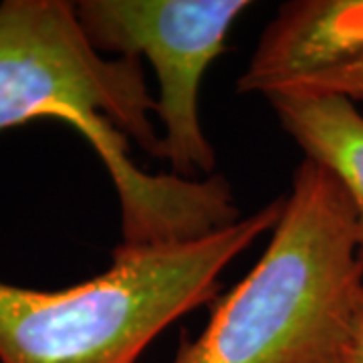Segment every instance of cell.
<instances>
[{"label": "cell", "mask_w": 363, "mask_h": 363, "mask_svg": "<svg viewBox=\"0 0 363 363\" xmlns=\"http://www.w3.org/2000/svg\"><path fill=\"white\" fill-rule=\"evenodd\" d=\"M156 109L140 59L99 57L73 2L0 4V131L35 119L75 128L116 184L123 245L131 247L196 240L240 220L222 176L186 180L133 164L130 138L162 157V138L150 121Z\"/></svg>", "instance_id": "1"}, {"label": "cell", "mask_w": 363, "mask_h": 363, "mask_svg": "<svg viewBox=\"0 0 363 363\" xmlns=\"http://www.w3.org/2000/svg\"><path fill=\"white\" fill-rule=\"evenodd\" d=\"M362 286L350 196L305 157L259 262L214 303L200 337L184 339L172 363H347Z\"/></svg>", "instance_id": "2"}, {"label": "cell", "mask_w": 363, "mask_h": 363, "mask_svg": "<svg viewBox=\"0 0 363 363\" xmlns=\"http://www.w3.org/2000/svg\"><path fill=\"white\" fill-rule=\"evenodd\" d=\"M283 208L277 198L196 240L121 242L107 271L59 291L0 281V363H135L168 325L216 297L222 271Z\"/></svg>", "instance_id": "3"}, {"label": "cell", "mask_w": 363, "mask_h": 363, "mask_svg": "<svg viewBox=\"0 0 363 363\" xmlns=\"http://www.w3.org/2000/svg\"><path fill=\"white\" fill-rule=\"evenodd\" d=\"M247 0H83L81 28L97 51L143 55L160 85L156 113L164 123L162 157L172 174L190 180L212 174L216 156L200 125L198 95L206 69L226 51Z\"/></svg>", "instance_id": "4"}, {"label": "cell", "mask_w": 363, "mask_h": 363, "mask_svg": "<svg viewBox=\"0 0 363 363\" xmlns=\"http://www.w3.org/2000/svg\"><path fill=\"white\" fill-rule=\"evenodd\" d=\"M359 77L363 0H301L267 26L238 91L343 95Z\"/></svg>", "instance_id": "5"}, {"label": "cell", "mask_w": 363, "mask_h": 363, "mask_svg": "<svg viewBox=\"0 0 363 363\" xmlns=\"http://www.w3.org/2000/svg\"><path fill=\"white\" fill-rule=\"evenodd\" d=\"M307 160L329 169L355 210L363 262V116L351 99L325 93H274L267 97Z\"/></svg>", "instance_id": "6"}, {"label": "cell", "mask_w": 363, "mask_h": 363, "mask_svg": "<svg viewBox=\"0 0 363 363\" xmlns=\"http://www.w3.org/2000/svg\"><path fill=\"white\" fill-rule=\"evenodd\" d=\"M347 363H363V286L351 309L347 329Z\"/></svg>", "instance_id": "7"}]
</instances>
